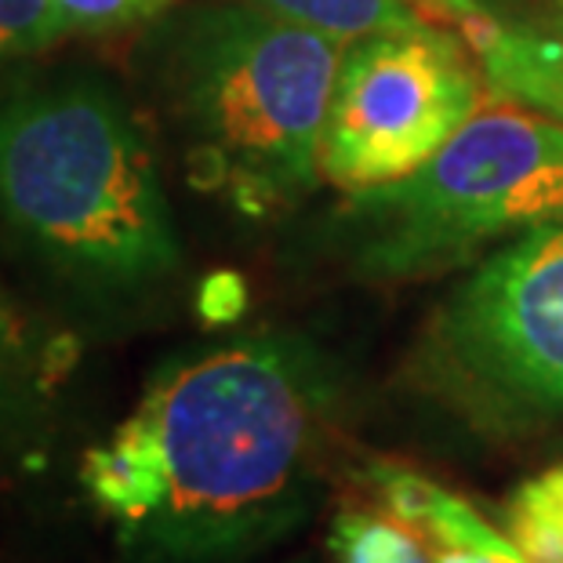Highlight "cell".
<instances>
[{
  "mask_svg": "<svg viewBox=\"0 0 563 563\" xmlns=\"http://www.w3.org/2000/svg\"><path fill=\"white\" fill-rule=\"evenodd\" d=\"M178 26L164 91L194 186L247 214L313 189L342 44L258 4L203 8Z\"/></svg>",
  "mask_w": 563,
  "mask_h": 563,
  "instance_id": "cell-3",
  "label": "cell"
},
{
  "mask_svg": "<svg viewBox=\"0 0 563 563\" xmlns=\"http://www.w3.org/2000/svg\"><path fill=\"white\" fill-rule=\"evenodd\" d=\"M481 102V74L448 33L367 37L342 55L320 172L353 194L397 183L433 161Z\"/></svg>",
  "mask_w": 563,
  "mask_h": 563,
  "instance_id": "cell-6",
  "label": "cell"
},
{
  "mask_svg": "<svg viewBox=\"0 0 563 563\" xmlns=\"http://www.w3.org/2000/svg\"><path fill=\"white\" fill-rule=\"evenodd\" d=\"M433 361L490 422H563V214L459 284L437 317Z\"/></svg>",
  "mask_w": 563,
  "mask_h": 563,
  "instance_id": "cell-5",
  "label": "cell"
},
{
  "mask_svg": "<svg viewBox=\"0 0 563 563\" xmlns=\"http://www.w3.org/2000/svg\"><path fill=\"white\" fill-rule=\"evenodd\" d=\"M560 214L563 121L512 99H484L429 164L356 189V266L367 277L433 273Z\"/></svg>",
  "mask_w": 563,
  "mask_h": 563,
  "instance_id": "cell-4",
  "label": "cell"
},
{
  "mask_svg": "<svg viewBox=\"0 0 563 563\" xmlns=\"http://www.w3.org/2000/svg\"><path fill=\"white\" fill-rule=\"evenodd\" d=\"M161 4H167V0H58L69 30H88V33L128 26L135 19H146Z\"/></svg>",
  "mask_w": 563,
  "mask_h": 563,
  "instance_id": "cell-12",
  "label": "cell"
},
{
  "mask_svg": "<svg viewBox=\"0 0 563 563\" xmlns=\"http://www.w3.org/2000/svg\"><path fill=\"white\" fill-rule=\"evenodd\" d=\"M549 41H553V52H556L560 74H563V0H560V15H556V33H549Z\"/></svg>",
  "mask_w": 563,
  "mask_h": 563,
  "instance_id": "cell-16",
  "label": "cell"
},
{
  "mask_svg": "<svg viewBox=\"0 0 563 563\" xmlns=\"http://www.w3.org/2000/svg\"><path fill=\"white\" fill-rule=\"evenodd\" d=\"M375 506L415 527L433 549H490V553L520 556L509 534L490 527L462 495L429 481L426 473L400 462H371L361 473Z\"/></svg>",
  "mask_w": 563,
  "mask_h": 563,
  "instance_id": "cell-7",
  "label": "cell"
},
{
  "mask_svg": "<svg viewBox=\"0 0 563 563\" xmlns=\"http://www.w3.org/2000/svg\"><path fill=\"white\" fill-rule=\"evenodd\" d=\"M437 563H527L523 556L490 553V549H433Z\"/></svg>",
  "mask_w": 563,
  "mask_h": 563,
  "instance_id": "cell-15",
  "label": "cell"
},
{
  "mask_svg": "<svg viewBox=\"0 0 563 563\" xmlns=\"http://www.w3.org/2000/svg\"><path fill=\"white\" fill-rule=\"evenodd\" d=\"M339 400L302 334L172 356L80 481L131 563H244L313 512Z\"/></svg>",
  "mask_w": 563,
  "mask_h": 563,
  "instance_id": "cell-1",
  "label": "cell"
},
{
  "mask_svg": "<svg viewBox=\"0 0 563 563\" xmlns=\"http://www.w3.org/2000/svg\"><path fill=\"white\" fill-rule=\"evenodd\" d=\"M22 393V353L11 331V320L0 309V433L11 426V411L19 407Z\"/></svg>",
  "mask_w": 563,
  "mask_h": 563,
  "instance_id": "cell-13",
  "label": "cell"
},
{
  "mask_svg": "<svg viewBox=\"0 0 563 563\" xmlns=\"http://www.w3.org/2000/svg\"><path fill=\"white\" fill-rule=\"evenodd\" d=\"M506 534L527 563H563V462L512 490Z\"/></svg>",
  "mask_w": 563,
  "mask_h": 563,
  "instance_id": "cell-10",
  "label": "cell"
},
{
  "mask_svg": "<svg viewBox=\"0 0 563 563\" xmlns=\"http://www.w3.org/2000/svg\"><path fill=\"white\" fill-rule=\"evenodd\" d=\"M328 553L334 563H437L433 545L382 506H353L331 520Z\"/></svg>",
  "mask_w": 563,
  "mask_h": 563,
  "instance_id": "cell-9",
  "label": "cell"
},
{
  "mask_svg": "<svg viewBox=\"0 0 563 563\" xmlns=\"http://www.w3.org/2000/svg\"><path fill=\"white\" fill-rule=\"evenodd\" d=\"M241 306H244V295L233 280L208 284V295H203V317L208 320H230L241 313Z\"/></svg>",
  "mask_w": 563,
  "mask_h": 563,
  "instance_id": "cell-14",
  "label": "cell"
},
{
  "mask_svg": "<svg viewBox=\"0 0 563 563\" xmlns=\"http://www.w3.org/2000/svg\"><path fill=\"white\" fill-rule=\"evenodd\" d=\"M66 33L69 22L58 0H0V66L37 55Z\"/></svg>",
  "mask_w": 563,
  "mask_h": 563,
  "instance_id": "cell-11",
  "label": "cell"
},
{
  "mask_svg": "<svg viewBox=\"0 0 563 563\" xmlns=\"http://www.w3.org/2000/svg\"><path fill=\"white\" fill-rule=\"evenodd\" d=\"M0 225L69 284L128 295L183 262L157 164L99 80L0 102Z\"/></svg>",
  "mask_w": 563,
  "mask_h": 563,
  "instance_id": "cell-2",
  "label": "cell"
},
{
  "mask_svg": "<svg viewBox=\"0 0 563 563\" xmlns=\"http://www.w3.org/2000/svg\"><path fill=\"white\" fill-rule=\"evenodd\" d=\"M247 4L291 19L342 47L382 37V33L426 26V19L418 15L411 0H247Z\"/></svg>",
  "mask_w": 563,
  "mask_h": 563,
  "instance_id": "cell-8",
  "label": "cell"
}]
</instances>
